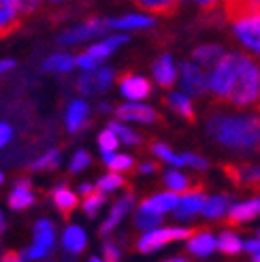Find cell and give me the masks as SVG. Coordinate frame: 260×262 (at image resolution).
Wrapping results in <instances>:
<instances>
[{
	"instance_id": "cell-25",
	"label": "cell",
	"mask_w": 260,
	"mask_h": 262,
	"mask_svg": "<svg viewBox=\"0 0 260 262\" xmlns=\"http://www.w3.org/2000/svg\"><path fill=\"white\" fill-rule=\"evenodd\" d=\"M230 201H232V194H220V196H213V199H209V201L205 203V209H203L205 217H209V220L222 217L224 213H228Z\"/></svg>"
},
{
	"instance_id": "cell-39",
	"label": "cell",
	"mask_w": 260,
	"mask_h": 262,
	"mask_svg": "<svg viewBox=\"0 0 260 262\" xmlns=\"http://www.w3.org/2000/svg\"><path fill=\"white\" fill-rule=\"evenodd\" d=\"M122 186H126L124 177L115 175V173H109V175H105V177H100V179H98L96 190L105 194V192H111V190H118V188H122Z\"/></svg>"
},
{
	"instance_id": "cell-5",
	"label": "cell",
	"mask_w": 260,
	"mask_h": 262,
	"mask_svg": "<svg viewBox=\"0 0 260 262\" xmlns=\"http://www.w3.org/2000/svg\"><path fill=\"white\" fill-rule=\"evenodd\" d=\"M222 173L235 183L241 190H252L256 194H260V164H252V162H224Z\"/></svg>"
},
{
	"instance_id": "cell-12",
	"label": "cell",
	"mask_w": 260,
	"mask_h": 262,
	"mask_svg": "<svg viewBox=\"0 0 260 262\" xmlns=\"http://www.w3.org/2000/svg\"><path fill=\"white\" fill-rule=\"evenodd\" d=\"M232 30H235V34L245 47H250L260 56V17L232 24Z\"/></svg>"
},
{
	"instance_id": "cell-20",
	"label": "cell",
	"mask_w": 260,
	"mask_h": 262,
	"mask_svg": "<svg viewBox=\"0 0 260 262\" xmlns=\"http://www.w3.org/2000/svg\"><path fill=\"white\" fill-rule=\"evenodd\" d=\"M213 250H215V241L211 237V232L205 230V226H201V230L188 241V252L199 258H207Z\"/></svg>"
},
{
	"instance_id": "cell-19",
	"label": "cell",
	"mask_w": 260,
	"mask_h": 262,
	"mask_svg": "<svg viewBox=\"0 0 260 262\" xmlns=\"http://www.w3.org/2000/svg\"><path fill=\"white\" fill-rule=\"evenodd\" d=\"M34 203V194H32V188H30V181L28 179H19L13 188L11 196H9V207L15 209V211H21V209L30 207Z\"/></svg>"
},
{
	"instance_id": "cell-8",
	"label": "cell",
	"mask_w": 260,
	"mask_h": 262,
	"mask_svg": "<svg viewBox=\"0 0 260 262\" xmlns=\"http://www.w3.org/2000/svg\"><path fill=\"white\" fill-rule=\"evenodd\" d=\"M222 15L228 24L260 17V0H245V3L232 0V3H224L222 5Z\"/></svg>"
},
{
	"instance_id": "cell-43",
	"label": "cell",
	"mask_w": 260,
	"mask_h": 262,
	"mask_svg": "<svg viewBox=\"0 0 260 262\" xmlns=\"http://www.w3.org/2000/svg\"><path fill=\"white\" fill-rule=\"evenodd\" d=\"M90 164V154L88 151H77L75 156H73V160H71V173H79V171H83V168Z\"/></svg>"
},
{
	"instance_id": "cell-52",
	"label": "cell",
	"mask_w": 260,
	"mask_h": 262,
	"mask_svg": "<svg viewBox=\"0 0 260 262\" xmlns=\"http://www.w3.org/2000/svg\"><path fill=\"white\" fill-rule=\"evenodd\" d=\"M164 262H190L188 258H168V260H164Z\"/></svg>"
},
{
	"instance_id": "cell-45",
	"label": "cell",
	"mask_w": 260,
	"mask_h": 262,
	"mask_svg": "<svg viewBox=\"0 0 260 262\" xmlns=\"http://www.w3.org/2000/svg\"><path fill=\"white\" fill-rule=\"evenodd\" d=\"M111 79H113V73H111L109 69H100V71H96V81H98V90H100V92H105V90L109 88Z\"/></svg>"
},
{
	"instance_id": "cell-42",
	"label": "cell",
	"mask_w": 260,
	"mask_h": 262,
	"mask_svg": "<svg viewBox=\"0 0 260 262\" xmlns=\"http://www.w3.org/2000/svg\"><path fill=\"white\" fill-rule=\"evenodd\" d=\"M181 160H184V164H190L192 168H199V171H207V168H209V162L199 154H184Z\"/></svg>"
},
{
	"instance_id": "cell-56",
	"label": "cell",
	"mask_w": 260,
	"mask_h": 262,
	"mask_svg": "<svg viewBox=\"0 0 260 262\" xmlns=\"http://www.w3.org/2000/svg\"><path fill=\"white\" fill-rule=\"evenodd\" d=\"M254 109H256V113H260V102L256 104V107H254Z\"/></svg>"
},
{
	"instance_id": "cell-37",
	"label": "cell",
	"mask_w": 260,
	"mask_h": 262,
	"mask_svg": "<svg viewBox=\"0 0 260 262\" xmlns=\"http://www.w3.org/2000/svg\"><path fill=\"white\" fill-rule=\"evenodd\" d=\"M105 201H107V196L102 194V192H98V190H94L90 196H85V201H83V211H85V215H88V217H94V215L98 213V209L105 205Z\"/></svg>"
},
{
	"instance_id": "cell-4",
	"label": "cell",
	"mask_w": 260,
	"mask_h": 262,
	"mask_svg": "<svg viewBox=\"0 0 260 262\" xmlns=\"http://www.w3.org/2000/svg\"><path fill=\"white\" fill-rule=\"evenodd\" d=\"M199 230H201V226H199V228H158V230L145 232V234H143V237L137 241V252H141V254L156 252L158 247L171 243V241L192 239Z\"/></svg>"
},
{
	"instance_id": "cell-44",
	"label": "cell",
	"mask_w": 260,
	"mask_h": 262,
	"mask_svg": "<svg viewBox=\"0 0 260 262\" xmlns=\"http://www.w3.org/2000/svg\"><path fill=\"white\" fill-rule=\"evenodd\" d=\"M102 256H105V262H120V250L115 243H105L102 245Z\"/></svg>"
},
{
	"instance_id": "cell-30",
	"label": "cell",
	"mask_w": 260,
	"mask_h": 262,
	"mask_svg": "<svg viewBox=\"0 0 260 262\" xmlns=\"http://www.w3.org/2000/svg\"><path fill=\"white\" fill-rule=\"evenodd\" d=\"M162 224V215L158 213H151L147 209H137L135 213V226L139 230H145V232H151V230H158V226Z\"/></svg>"
},
{
	"instance_id": "cell-13",
	"label": "cell",
	"mask_w": 260,
	"mask_h": 262,
	"mask_svg": "<svg viewBox=\"0 0 260 262\" xmlns=\"http://www.w3.org/2000/svg\"><path fill=\"white\" fill-rule=\"evenodd\" d=\"M151 73H154L156 83H158L160 88H164V90H171L175 85V81H177V69H175L171 56H166V54L154 60Z\"/></svg>"
},
{
	"instance_id": "cell-18",
	"label": "cell",
	"mask_w": 260,
	"mask_h": 262,
	"mask_svg": "<svg viewBox=\"0 0 260 262\" xmlns=\"http://www.w3.org/2000/svg\"><path fill=\"white\" fill-rule=\"evenodd\" d=\"M224 58V47L222 45H201L192 51L194 64H201L205 69H215L218 62Z\"/></svg>"
},
{
	"instance_id": "cell-15",
	"label": "cell",
	"mask_w": 260,
	"mask_h": 262,
	"mask_svg": "<svg viewBox=\"0 0 260 262\" xmlns=\"http://www.w3.org/2000/svg\"><path fill=\"white\" fill-rule=\"evenodd\" d=\"M162 102L166 104V107H171L184 122H188V124H194V122H197V111H194V104H192V100H190L186 94L173 92V94L164 96Z\"/></svg>"
},
{
	"instance_id": "cell-33",
	"label": "cell",
	"mask_w": 260,
	"mask_h": 262,
	"mask_svg": "<svg viewBox=\"0 0 260 262\" xmlns=\"http://www.w3.org/2000/svg\"><path fill=\"white\" fill-rule=\"evenodd\" d=\"M109 130L118 137V141L126 143V145H139V143H143L141 135H137L135 130H130L128 126H122L120 122H109Z\"/></svg>"
},
{
	"instance_id": "cell-9",
	"label": "cell",
	"mask_w": 260,
	"mask_h": 262,
	"mask_svg": "<svg viewBox=\"0 0 260 262\" xmlns=\"http://www.w3.org/2000/svg\"><path fill=\"white\" fill-rule=\"evenodd\" d=\"M115 115L118 120H124V122H143V124H158L162 122V117L156 113V109L151 107H145V104H120L115 109Z\"/></svg>"
},
{
	"instance_id": "cell-11",
	"label": "cell",
	"mask_w": 260,
	"mask_h": 262,
	"mask_svg": "<svg viewBox=\"0 0 260 262\" xmlns=\"http://www.w3.org/2000/svg\"><path fill=\"white\" fill-rule=\"evenodd\" d=\"M260 215V196L258 199H252L248 203H241V205H235L230 209V211L226 213V217L222 220V226L226 228H237L241 224H245V222H250L254 217Z\"/></svg>"
},
{
	"instance_id": "cell-57",
	"label": "cell",
	"mask_w": 260,
	"mask_h": 262,
	"mask_svg": "<svg viewBox=\"0 0 260 262\" xmlns=\"http://www.w3.org/2000/svg\"><path fill=\"white\" fill-rule=\"evenodd\" d=\"M3 181H5V175H3V173H0V183H3Z\"/></svg>"
},
{
	"instance_id": "cell-2",
	"label": "cell",
	"mask_w": 260,
	"mask_h": 262,
	"mask_svg": "<svg viewBox=\"0 0 260 262\" xmlns=\"http://www.w3.org/2000/svg\"><path fill=\"white\" fill-rule=\"evenodd\" d=\"M224 102L232 104V107H248V104L256 107L260 102V62L245 54L239 56L235 79H232Z\"/></svg>"
},
{
	"instance_id": "cell-34",
	"label": "cell",
	"mask_w": 260,
	"mask_h": 262,
	"mask_svg": "<svg viewBox=\"0 0 260 262\" xmlns=\"http://www.w3.org/2000/svg\"><path fill=\"white\" fill-rule=\"evenodd\" d=\"M77 64V60L75 58H71V56H67V54H56V56H51V58H47L45 60V71H58V73H69L73 67Z\"/></svg>"
},
{
	"instance_id": "cell-48",
	"label": "cell",
	"mask_w": 260,
	"mask_h": 262,
	"mask_svg": "<svg viewBox=\"0 0 260 262\" xmlns=\"http://www.w3.org/2000/svg\"><path fill=\"white\" fill-rule=\"evenodd\" d=\"M137 173H160V164L158 162H143L137 166Z\"/></svg>"
},
{
	"instance_id": "cell-29",
	"label": "cell",
	"mask_w": 260,
	"mask_h": 262,
	"mask_svg": "<svg viewBox=\"0 0 260 262\" xmlns=\"http://www.w3.org/2000/svg\"><path fill=\"white\" fill-rule=\"evenodd\" d=\"M156 21L145 15H126L120 19H109V28H154Z\"/></svg>"
},
{
	"instance_id": "cell-26",
	"label": "cell",
	"mask_w": 260,
	"mask_h": 262,
	"mask_svg": "<svg viewBox=\"0 0 260 262\" xmlns=\"http://www.w3.org/2000/svg\"><path fill=\"white\" fill-rule=\"evenodd\" d=\"M54 203H56V207L62 211V215L69 217L71 211L77 207V194L73 190H69L67 186H58L54 190Z\"/></svg>"
},
{
	"instance_id": "cell-17",
	"label": "cell",
	"mask_w": 260,
	"mask_h": 262,
	"mask_svg": "<svg viewBox=\"0 0 260 262\" xmlns=\"http://www.w3.org/2000/svg\"><path fill=\"white\" fill-rule=\"evenodd\" d=\"M205 203H207V199H205L203 190H201V192L186 194L184 199L179 201V205L175 207V217H177V220H190V217L197 215L199 211H203Z\"/></svg>"
},
{
	"instance_id": "cell-55",
	"label": "cell",
	"mask_w": 260,
	"mask_h": 262,
	"mask_svg": "<svg viewBox=\"0 0 260 262\" xmlns=\"http://www.w3.org/2000/svg\"><path fill=\"white\" fill-rule=\"evenodd\" d=\"M90 262H105V260H100V258H92V260H90Z\"/></svg>"
},
{
	"instance_id": "cell-51",
	"label": "cell",
	"mask_w": 260,
	"mask_h": 262,
	"mask_svg": "<svg viewBox=\"0 0 260 262\" xmlns=\"http://www.w3.org/2000/svg\"><path fill=\"white\" fill-rule=\"evenodd\" d=\"M79 192H81V194H85V196H90V194L94 192V188L90 186V183H81V186H79Z\"/></svg>"
},
{
	"instance_id": "cell-38",
	"label": "cell",
	"mask_w": 260,
	"mask_h": 262,
	"mask_svg": "<svg viewBox=\"0 0 260 262\" xmlns=\"http://www.w3.org/2000/svg\"><path fill=\"white\" fill-rule=\"evenodd\" d=\"M151 151L158 156L160 160H164V162H171V164H175V166H181V164H184L181 156H175V154L171 151V147L166 145V143H158V141H156L154 145H151Z\"/></svg>"
},
{
	"instance_id": "cell-28",
	"label": "cell",
	"mask_w": 260,
	"mask_h": 262,
	"mask_svg": "<svg viewBox=\"0 0 260 262\" xmlns=\"http://www.w3.org/2000/svg\"><path fill=\"white\" fill-rule=\"evenodd\" d=\"M215 247H218V250L222 252L224 256H237V254H241V252H243L245 243L237 237V234H232V232H222V234L218 237Z\"/></svg>"
},
{
	"instance_id": "cell-24",
	"label": "cell",
	"mask_w": 260,
	"mask_h": 262,
	"mask_svg": "<svg viewBox=\"0 0 260 262\" xmlns=\"http://www.w3.org/2000/svg\"><path fill=\"white\" fill-rule=\"evenodd\" d=\"M54 239H56L54 224H51L49 220H38L36 226H34V245L41 247V250H45V252H49L51 245H54Z\"/></svg>"
},
{
	"instance_id": "cell-53",
	"label": "cell",
	"mask_w": 260,
	"mask_h": 262,
	"mask_svg": "<svg viewBox=\"0 0 260 262\" xmlns=\"http://www.w3.org/2000/svg\"><path fill=\"white\" fill-rule=\"evenodd\" d=\"M258 241H260V228H258ZM252 260H254V262H260V252H258V254H254V256H252Z\"/></svg>"
},
{
	"instance_id": "cell-31",
	"label": "cell",
	"mask_w": 260,
	"mask_h": 262,
	"mask_svg": "<svg viewBox=\"0 0 260 262\" xmlns=\"http://www.w3.org/2000/svg\"><path fill=\"white\" fill-rule=\"evenodd\" d=\"M135 7L143 9V11H149V13H158V15H164V17H171V15H177L179 11V3H151V0H143V3H135Z\"/></svg>"
},
{
	"instance_id": "cell-40",
	"label": "cell",
	"mask_w": 260,
	"mask_h": 262,
	"mask_svg": "<svg viewBox=\"0 0 260 262\" xmlns=\"http://www.w3.org/2000/svg\"><path fill=\"white\" fill-rule=\"evenodd\" d=\"M77 90L81 92L83 96H90V94H96L98 90V81H96V73H88V75H81L79 79H77Z\"/></svg>"
},
{
	"instance_id": "cell-7",
	"label": "cell",
	"mask_w": 260,
	"mask_h": 262,
	"mask_svg": "<svg viewBox=\"0 0 260 262\" xmlns=\"http://www.w3.org/2000/svg\"><path fill=\"white\" fill-rule=\"evenodd\" d=\"M109 28V21H102V19H90L81 26H77V28H71L67 32H62L58 41L62 45H75V43H81L85 38L94 36V34H102Z\"/></svg>"
},
{
	"instance_id": "cell-58",
	"label": "cell",
	"mask_w": 260,
	"mask_h": 262,
	"mask_svg": "<svg viewBox=\"0 0 260 262\" xmlns=\"http://www.w3.org/2000/svg\"><path fill=\"white\" fill-rule=\"evenodd\" d=\"M256 154H260V145H258V149H256Z\"/></svg>"
},
{
	"instance_id": "cell-22",
	"label": "cell",
	"mask_w": 260,
	"mask_h": 262,
	"mask_svg": "<svg viewBox=\"0 0 260 262\" xmlns=\"http://www.w3.org/2000/svg\"><path fill=\"white\" fill-rule=\"evenodd\" d=\"M85 243H88V237H85L83 228H79V226H69L67 230H64V234H62L64 250L71 252V254L83 252L85 250Z\"/></svg>"
},
{
	"instance_id": "cell-23",
	"label": "cell",
	"mask_w": 260,
	"mask_h": 262,
	"mask_svg": "<svg viewBox=\"0 0 260 262\" xmlns=\"http://www.w3.org/2000/svg\"><path fill=\"white\" fill-rule=\"evenodd\" d=\"M128 41V36L124 34H118V36H111V38H105L102 43H96V45H90L85 54L88 56H92L94 60H102V58H107L113 49H118L120 45H124Z\"/></svg>"
},
{
	"instance_id": "cell-54",
	"label": "cell",
	"mask_w": 260,
	"mask_h": 262,
	"mask_svg": "<svg viewBox=\"0 0 260 262\" xmlns=\"http://www.w3.org/2000/svg\"><path fill=\"white\" fill-rule=\"evenodd\" d=\"M5 228V217H3V213H0V230Z\"/></svg>"
},
{
	"instance_id": "cell-35",
	"label": "cell",
	"mask_w": 260,
	"mask_h": 262,
	"mask_svg": "<svg viewBox=\"0 0 260 262\" xmlns=\"http://www.w3.org/2000/svg\"><path fill=\"white\" fill-rule=\"evenodd\" d=\"M17 3H0V32H5L15 24L17 17Z\"/></svg>"
},
{
	"instance_id": "cell-50",
	"label": "cell",
	"mask_w": 260,
	"mask_h": 262,
	"mask_svg": "<svg viewBox=\"0 0 260 262\" xmlns=\"http://www.w3.org/2000/svg\"><path fill=\"white\" fill-rule=\"evenodd\" d=\"M13 67H15V62H13V60H0V73H7V71H11Z\"/></svg>"
},
{
	"instance_id": "cell-21",
	"label": "cell",
	"mask_w": 260,
	"mask_h": 262,
	"mask_svg": "<svg viewBox=\"0 0 260 262\" xmlns=\"http://www.w3.org/2000/svg\"><path fill=\"white\" fill-rule=\"evenodd\" d=\"M88 122V104L83 100H73L69 104V111H67V128L69 133H77L81 130Z\"/></svg>"
},
{
	"instance_id": "cell-46",
	"label": "cell",
	"mask_w": 260,
	"mask_h": 262,
	"mask_svg": "<svg viewBox=\"0 0 260 262\" xmlns=\"http://www.w3.org/2000/svg\"><path fill=\"white\" fill-rule=\"evenodd\" d=\"M77 67H81L83 71H96L98 69V60H94L92 56H88V54H81L79 58H77Z\"/></svg>"
},
{
	"instance_id": "cell-41",
	"label": "cell",
	"mask_w": 260,
	"mask_h": 262,
	"mask_svg": "<svg viewBox=\"0 0 260 262\" xmlns=\"http://www.w3.org/2000/svg\"><path fill=\"white\" fill-rule=\"evenodd\" d=\"M118 145H120V141H118V137H115L109 128L102 130V133L98 135V147H100L102 154H113L115 149H118Z\"/></svg>"
},
{
	"instance_id": "cell-3",
	"label": "cell",
	"mask_w": 260,
	"mask_h": 262,
	"mask_svg": "<svg viewBox=\"0 0 260 262\" xmlns=\"http://www.w3.org/2000/svg\"><path fill=\"white\" fill-rule=\"evenodd\" d=\"M239 56L237 51L232 54H224V58L218 62V67L213 69V75L209 79V90L213 92V96L218 102H224L228 96V90L232 85V79H235L237 73V64H239Z\"/></svg>"
},
{
	"instance_id": "cell-27",
	"label": "cell",
	"mask_w": 260,
	"mask_h": 262,
	"mask_svg": "<svg viewBox=\"0 0 260 262\" xmlns=\"http://www.w3.org/2000/svg\"><path fill=\"white\" fill-rule=\"evenodd\" d=\"M164 183L168 188H171V192H186V194H192V192H201L203 190V186H192L190 183V179L186 177V175H181V173H177V171H168L166 175H164Z\"/></svg>"
},
{
	"instance_id": "cell-47",
	"label": "cell",
	"mask_w": 260,
	"mask_h": 262,
	"mask_svg": "<svg viewBox=\"0 0 260 262\" xmlns=\"http://www.w3.org/2000/svg\"><path fill=\"white\" fill-rule=\"evenodd\" d=\"M11 137H13L11 126H9V124H5V122H0V147H5L7 143L11 141Z\"/></svg>"
},
{
	"instance_id": "cell-32",
	"label": "cell",
	"mask_w": 260,
	"mask_h": 262,
	"mask_svg": "<svg viewBox=\"0 0 260 262\" xmlns=\"http://www.w3.org/2000/svg\"><path fill=\"white\" fill-rule=\"evenodd\" d=\"M102 160H105V164L111 168L115 175H120L122 171H130V168L135 166V158H130V156H126V154H120V156L102 154Z\"/></svg>"
},
{
	"instance_id": "cell-10",
	"label": "cell",
	"mask_w": 260,
	"mask_h": 262,
	"mask_svg": "<svg viewBox=\"0 0 260 262\" xmlns=\"http://www.w3.org/2000/svg\"><path fill=\"white\" fill-rule=\"evenodd\" d=\"M118 83H120L122 94L130 100H143L151 94V83L145 77H137L133 73H122L118 77Z\"/></svg>"
},
{
	"instance_id": "cell-6",
	"label": "cell",
	"mask_w": 260,
	"mask_h": 262,
	"mask_svg": "<svg viewBox=\"0 0 260 262\" xmlns=\"http://www.w3.org/2000/svg\"><path fill=\"white\" fill-rule=\"evenodd\" d=\"M179 79L181 88L192 96H203L209 92V79L203 69H199L194 62H181L179 64Z\"/></svg>"
},
{
	"instance_id": "cell-49",
	"label": "cell",
	"mask_w": 260,
	"mask_h": 262,
	"mask_svg": "<svg viewBox=\"0 0 260 262\" xmlns=\"http://www.w3.org/2000/svg\"><path fill=\"white\" fill-rule=\"evenodd\" d=\"M3 262H21V254H15V252H7L3 256Z\"/></svg>"
},
{
	"instance_id": "cell-36",
	"label": "cell",
	"mask_w": 260,
	"mask_h": 262,
	"mask_svg": "<svg viewBox=\"0 0 260 262\" xmlns=\"http://www.w3.org/2000/svg\"><path fill=\"white\" fill-rule=\"evenodd\" d=\"M58 166H60V151L51 149L32 162V171H51V168H58Z\"/></svg>"
},
{
	"instance_id": "cell-16",
	"label": "cell",
	"mask_w": 260,
	"mask_h": 262,
	"mask_svg": "<svg viewBox=\"0 0 260 262\" xmlns=\"http://www.w3.org/2000/svg\"><path fill=\"white\" fill-rule=\"evenodd\" d=\"M179 205V196L175 192H162V194H154L149 199H143V203L139 205L141 209H147L151 213L162 215L164 211H173Z\"/></svg>"
},
{
	"instance_id": "cell-1",
	"label": "cell",
	"mask_w": 260,
	"mask_h": 262,
	"mask_svg": "<svg viewBox=\"0 0 260 262\" xmlns=\"http://www.w3.org/2000/svg\"><path fill=\"white\" fill-rule=\"evenodd\" d=\"M205 130L218 145L230 151L252 154L260 145V113H224L215 104L207 115Z\"/></svg>"
},
{
	"instance_id": "cell-14",
	"label": "cell",
	"mask_w": 260,
	"mask_h": 262,
	"mask_svg": "<svg viewBox=\"0 0 260 262\" xmlns=\"http://www.w3.org/2000/svg\"><path fill=\"white\" fill-rule=\"evenodd\" d=\"M133 203H135V192L133 190H128V194L126 196H122V199L113 205V209H111V213H109V217L102 222V226H100V234L102 237H107V234L120 224V222L124 220V215L130 211V207H133Z\"/></svg>"
}]
</instances>
